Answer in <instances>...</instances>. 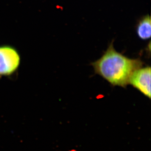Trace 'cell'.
<instances>
[{"instance_id":"cell-3","label":"cell","mask_w":151,"mask_h":151,"mask_svg":"<svg viewBox=\"0 0 151 151\" xmlns=\"http://www.w3.org/2000/svg\"><path fill=\"white\" fill-rule=\"evenodd\" d=\"M151 70L150 66L140 68L133 73L129 84L143 95L151 99Z\"/></svg>"},{"instance_id":"cell-2","label":"cell","mask_w":151,"mask_h":151,"mask_svg":"<svg viewBox=\"0 0 151 151\" xmlns=\"http://www.w3.org/2000/svg\"><path fill=\"white\" fill-rule=\"evenodd\" d=\"M21 57L18 51L12 46L0 47V76H10L18 68Z\"/></svg>"},{"instance_id":"cell-1","label":"cell","mask_w":151,"mask_h":151,"mask_svg":"<svg viewBox=\"0 0 151 151\" xmlns=\"http://www.w3.org/2000/svg\"><path fill=\"white\" fill-rule=\"evenodd\" d=\"M91 65L96 74L111 85L126 88L133 73L143 63L140 58H130L118 52L112 41L101 57Z\"/></svg>"},{"instance_id":"cell-4","label":"cell","mask_w":151,"mask_h":151,"mask_svg":"<svg viewBox=\"0 0 151 151\" xmlns=\"http://www.w3.org/2000/svg\"><path fill=\"white\" fill-rule=\"evenodd\" d=\"M136 33L138 38L143 40L150 39L151 36V21L150 15L142 16L138 20L135 27Z\"/></svg>"}]
</instances>
